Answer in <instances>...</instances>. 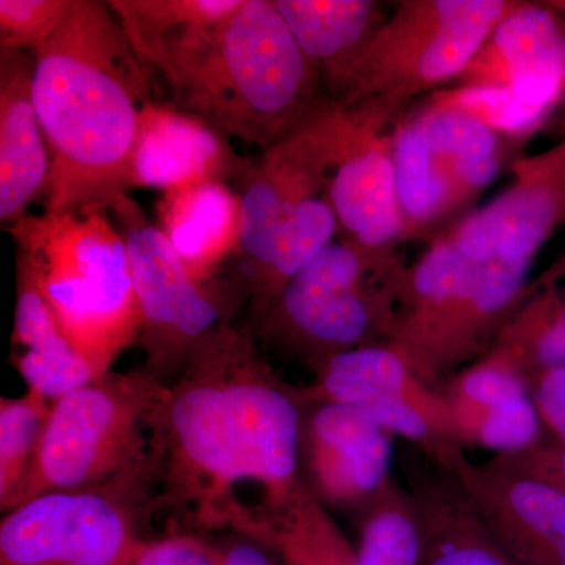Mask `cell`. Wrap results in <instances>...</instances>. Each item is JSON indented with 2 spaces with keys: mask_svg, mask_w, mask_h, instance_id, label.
<instances>
[{
  "mask_svg": "<svg viewBox=\"0 0 565 565\" xmlns=\"http://www.w3.org/2000/svg\"><path fill=\"white\" fill-rule=\"evenodd\" d=\"M303 415L297 386L275 373L252 330L218 327L156 408L148 516L184 533H234L248 515L244 487L259 490L250 514L296 503L308 492Z\"/></svg>",
  "mask_w": 565,
  "mask_h": 565,
  "instance_id": "6da1fadb",
  "label": "cell"
},
{
  "mask_svg": "<svg viewBox=\"0 0 565 565\" xmlns=\"http://www.w3.org/2000/svg\"><path fill=\"white\" fill-rule=\"evenodd\" d=\"M32 96L51 154L47 212H109L131 191V158L154 71L107 2L76 0L31 52Z\"/></svg>",
  "mask_w": 565,
  "mask_h": 565,
  "instance_id": "7a4b0ae2",
  "label": "cell"
},
{
  "mask_svg": "<svg viewBox=\"0 0 565 565\" xmlns=\"http://www.w3.org/2000/svg\"><path fill=\"white\" fill-rule=\"evenodd\" d=\"M170 88L178 109L263 151L329 103L275 0H243Z\"/></svg>",
  "mask_w": 565,
  "mask_h": 565,
  "instance_id": "3957f363",
  "label": "cell"
},
{
  "mask_svg": "<svg viewBox=\"0 0 565 565\" xmlns=\"http://www.w3.org/2000/svg\"><path fill=\"white\" fill-rule=\"evenodd\" d=\"M18 259L31 269L66 337L98 377L139 341L141 318L125 237L107 212L24 214L11 223Z\"/></svg>",
  "mask_w": 565,
  "mask_h": 565,
  "instance_id": "277c9868",
  "label": "cell"
},
{
  "mask_svg": "<svg viewBox=\"0 0 565 565\" xmlns=\"http://www.w3.org/2000/svg\"><path fill=\"white\" fill-rule=\"evenodd\" d=\"M163 392L166 385L137 367L110 371L55 401L32 471L3 514L55 490L126 479L151 487L152 422Z\"/></svg>",
  "mask_w": 565,
  "mask_h": 565,
  "instance_id": "5b68a950",
  "label": "cell"
},
{
  "mask_svg": "<svg viewBox=\"0 0 565 565\" xmlns=\"http://www.w3.org/2000/svg\"><path fill=\"white\" fill-rule=\"evenodd\" d=\"M377 258L355 244L333 243L258 311L262 333L311 370L352 349L388 341L401 280L377 286Z\"/></svg>",
  "mask_w": 565,
  "mask_h": 565,
  "instance_id": "8992f818",
  "label": "cell"
},
{
  "mask_svg": "<svg viewBox=\"0 0 565 565\" xmlns=\"http://www.w3.org/2000/svg\"><path fill=\"white\" fill-rule=\"evenodd\" d=\"M349 126L348 107L322 104L264 150L258 161H245L236 177L243 207L239 255L247 267L245 292H252L286 234L313 223L338 222L330 181Z\"/></svg>",
  "mask_w": 565,
  "mask_h": 565,
  "instance_id": "52a82bcc",
  "label": "cell"
},
{
  "mask_svg": "<svg viewBox=\"0 0 565 565\" xmlns=\"http://www.w3.org/2000/svg\"><path fill=\"white\" fill-rule=\"evenodd\" d=\"M125 237L139 300L143 370L159 384H172L196 345L232 322L245 292L239 282L203 281L189 273L166 234L125 195L109 211Z\"/></svg>",
  "mask_w": 565,
  "mask_h": 565,
  "instance_id": "ba28073f",
  "label": "cell"
},
{
  "mask_svg": "<svg viewBox=\"0 0 565 565\" xmlns=\"http://www.w3.org/2000/svg\"><path fill=\"white\" fill-rule=\"evenodd\" d=\"M150 490L143 479L55 490L0 522V565H126L141 537Z\"/></svg>",
  "mask_w": 565,
  "mask_h": 565,
  "instance_id": "9c48e42d",
  "label": "cell"
},
{
  "mask_svg": "<svg viewBox=\"0 0 565 565\" xmlns=\"http://www.w3.org/2000/svg\"><path fill=\"white\" fill-rule=\"evenodd\" d=\"M313 375V384L297 388L305 407L349 405L440 465L463 449L452 433L440 390L426 384L388 344L338 353Z\"/></svg>",
  "mask_w": 565,
  "mask_h": 565,
  "instance_id": "30bf717a",
  "label": "cell"
},
{
  "mask_svg": "<svg viewBox=\"0 0 565 565\" xmlns=\"http://www.w3.org/2000/svg\"><path fill=\"white\" fill-rule=\"evenodd\" d=\"M451 471L494 537L522 565H565L564 487L493 456L473 462L457 449Z\"/></svg>",
  "mask_w": 565,
  "mask_h": 565,
  "instance_id": "8fae6325",
  "label": "cell"
},
{
  "mask_svg": "<svg viewBox=\"0 0 565 565\" xmlns=\"http://www.w3.org/2000/svg\"><path fill=\"white\" fill-rule=\"evenodd\" d=\"M393 434L349 405L305 407L302 475L323 505L363 509L390 481Z\"/></svg>",
  "mask_w": 565,
  "mask_h": 565,
  "instance_id": "7c38bea8",
  "label": "cell"
},
{
  "mask_svg": "<svg viewBox=\"0 0 565 565\" xmlns=\"http://www.w3.org/2000/svg\"><path fill=\"white\" fill-rule=\"evenodd\" d=\"M438 390L460 448L508 456L539 444L542 418L531 386L500 353L487 352Z\"/></svg>",
  "mask_w": 565,
  "mask_h": 565,
  "instance_id": "4fadbf2b",
  "label": "cell"
},
{
  "mask_svg": "<svg viewBox=\"0 0 565 565\" xmlns=\"http://www.w3.org/2000/svg\"><path fill=\"white\" fill-rule=\"evenodd\" d=\"M351 110V126L334 163L330 200L351 243L371 255L403 232L393 151L374 136L367 107Z\"/></svg>",
  "mask_w": 565,
  "mask_h": 565,
  "instance_id": "5bb4252c",
  "label": "cell"
},
{
  "mask_svg": "<svg viewBox=\"0 0 565 565\" xmlns=\"http://www.w3.org/2000/svg\"><path fill=\"white\" fill-rule=\"evenodd\" d=\"M228 139L177 106L148 102L131 158V189L170 191L196 181L236 180L244 167Z\"/></svg>",
  "mask_w": 565,
  "mask_h": 565,
  "instance_id": "9a60e30c",
  "label": "cell"
},
{
  "mask_svg": "<svg viewBox=\"0 0 565 565\" xmlns=\"http://www.w3.org/2000/svg\"><path fill=\"white\" fill-rule=\"evenodd\" d=\"M405 479L423 525L422 565H522L486 526L451 471L414 456Z\"/></svg>",
  "mask_w": 565,
  "mask_h": 565,
  "instance_id": "2e32d148",
  "label": "cell"
},
{
  "mask_svg": "<svg viewBox=\"0 0 565 565\" xmlns=\"http://www.w3.org/2000/svg\"><path fill=\"white\" fill-rule=\"evenodd\" d=\"M31 52L0 50V218L14 223L46 191L51 154L32 96Z\"/></svg>",
  "mask_w": 565,
  "mask_h": 565,
  "instance_id": "e0dca14e",
  "label": "cell"
},
{
  "mask_svg": "<svg viewBox=\"0 0 565 565\" xmlns=\"http://www.w3.org/2000/svg\"><path fill=\"white\" fill-rule=\"evenodd\" d=\"M243 0H110L134 51L172 85Z\"/></svg>",
  "mask_w": 565,
  "mask_h": 565,
  "instance_id": "ac0fdd59",
  "label": "cell"
},
{
  "mask_svg": "<svg viewBox=\"0 0 565 565\" xmlns=\"http://www.w3.org/2000/svg\"><path fill=\"white\" fill-rule=\"evenodd\" d=\"M159 222L189 273L199 280L221 278L225 263L239 255L243 207L226 182L196 181L163 192Z\"/></svg>",
  "mask_w": 565,
  "mask_h": 565,
  "instance_id": "d6986e66",
  "label": "cell"
},
{
  "mask_svg": "<svg viewBox=\"0 0 565 565\" xmlns=\"http://www.w3.org/2000/svg\"><path fill=\"white\" fill-rule=\"evenodd\" d=\"M294 39L318 73L329 103L341 106L374 33L377 9L366 0H275Z\"/></svg>",
  "mask_w": 565,
  "mask_h": 565,
  "instance_id": "ffe728a7",
  "label": "cell"
},
{
  "mask_svg": "<svg viewBox=\"0 0 565 565\" xmlns=\"http://www.w3.org/2000/svg\"><path fill=\"white\" fill-rule=\"evenodd\" d=\"M508 11L497 0H437L423 7V20H411V44L401 47L404 76L423 85L451 79L470 65Z\"/></svg>",
  "mask_w": 565,
  "mask_h": 565,
  "instance_id": "44dd1931",
  "label": "cell"
},
{
  "mask_svg": "<svg viewBox=\"0 0 565 565\" xmlns=\"http://www.w3.org/2000/svg\"><path fill=\"white\" fill-rule=\"evenodd\" d=\"M555 193L542 182H516L503 195L476 211L449 239L476 263L533 264L556 221Z\"/></svg>",
  "mask_w": 565,
  "mask_h": 565,
  "instance_id": "7402d4cb",
  "label": "cell"
},
{
  "mask_svg": "<svg viewBox=\"0 0 565 565\" xmlns=\"http://www.w3.org/2000/svg\"><path fill=\"white\" fill-rule=\"evenodd\" d=\"M504 84L526 106L544 115L565 81V35L550 11L522 7L505 13L492 33Z\"/></svg>",
  "mask_w": 565,
  "mask_h": 565,
  "instance_id": "603a6c76",
  "label": "cell"
},
{
  "mask_svg": "<svg viewBox=\"0 0 565 565\" xmlns=\"http://www.w3.org/2000/svg\"><path fill=\"white\" fill-rule=\"evenodd\" d=\"M234 534L266 546L282 565H355V546L310 489L288 508L248 516Z\"/></svg>",
  "mask_w": 565,
  "mask_h": 565,
  "instance_id": "cb8c5ba5",
  "label": "cell"
},
{
  "mask_svg": "<svg viewBox=\"0 0 565 565\" xmlns=\"http://www.w3.org/2000/svg\"><path fill=\"white\" fill-rule=\"evenodd\" d=\"M427 147L448 163L462 191L486 188L500 172V141L492 126L452 107H440L414 122Z\"/></svg>",
  "mask_w": 565,
  "mask_h": 565,
  "instance_id": "d4e9b609",
  "label": "cell"
},
{
  "mask_svg": "<svg viewBox=\"0 0 565 565\" xmlns=\"http://www.w3.org/2000/svg\"><path fill=\"white\" fill-rule=\"evenodd\" d=\"M355 565H422V520L407 489L390 481L362 509Z\"/></svg>",
  "mask_w": 565,
  "mask_h": 565,
  "instance_id": "484cf974",
  "label": "cell"
},
{
  "mask_svg": "<svg viewBox=\"0 0 565 565\" xmlns=\"http://www.w3.org/2000/svg\"><path fill=\"white\" fill-rule=\"evenodd\" d=\"M393 159L397 202L404 222L433 221L460 191L452 170L430 151L414 125L397 134Z\"/></svg>",
  "mask_w": 565,
  "mask_h": 565,
  "instance_id": "4316f807",
  "label": "cell"
},
{
  "mask_svg": "<svg viewBox=\"0 0 565 565\" xmlns=\"http://www.w3.org/2000/svg\"><path fill=\"white\" fill-rule=\"evenodd\" d=\"M52 403L28 390L0 399V509L9 508L32 471Z\"/></svg>",
  "mask_w": 565,
  "mask_h": 565,
  "instance_id": "83f0119b",
  "label": "cell"
},
{
  "mask_svg": "<svg viewBox=\"0 0 565 565\" xmlns=\"http://www.w3.org/2000/svg\"><path fill=\"white\" fill-rule=\"evenodd\" d=\"M17 263L13 348L36 353L50 362L85 360L66 337L57 316L40 291L31 269L20 259Z\"/></svg>",
  "mask_w": 565,
  "mask_h": 565,
  "instance_id": "f1b7e54d",
  "label": "cell"
},
{
  "mask_svg": "<svg viewBox=\"0 0 565 565\" xmlns=\"http://www.w3.org/2000/svg\"><path fill=\"white\" fill-rule=\"evenodd\" d=\"M76 0H0V50L33 52L68 20Z\"/></svg>",
  "mask_w": 565,
  "mask_h": 565,
  "instance_id": "f546056e",
  "label": "cell"
},
{
  "mask_svg": "<svg viewBox=\"0 0 565 565\" xmlns=\"http://www.w3.org/2000/svg\"><path fill=\"white\" fill-rule=\"evenodd\" d=\"M126 565H223L217 542L202 534L170 531L162 537H141Z\"/></svg>",
  "mask_w": 565,
  "mask_h": 565,
  "instance_id": "4dcf8cb0",
  "label": "cell"
},
{
  "mask_svg": "<svg viewBox=\"0 0 565 565\" xmlns=\"http://www.w3.org/2000/svg\"><path fill=\"white\" fill-rule=\"evenodd\" d=\"M531 393L542 422L565 444V367L548 371L531 384Z\"/></svg>",
  "mask_w": 565,
  "mask_h": 565,
  "instance_id": "1f68e13d",
  "label": "cell"
},
{
  "mask_svg": "<svg viewBox=\"0 0 565 565\" xmlns=\"http://www.w3.org/2000/svg\"><path fill=\"white\" fill-rule=\"evenodd\" d=\"M498 457H501L504 462L548 479L565 489V444L564 448L556 449L542 448L537 444L526 451Z\"/></svg>",
  "mask_w": 565,
  "mask_h": 565,
  "instance_id": "d6a6232c",
  "label": "cell"
},
{
  "mask_svg": "<svg viewBox=\"0 0 565 565\" xmlns=\"http://www.w3.org/2000/svg\"><path fill=\"white\" fill-rule=\"evenodd\" d=\"M217 546L223 565H277L266 546L244 535L234 534Z\"/></svg>",
  "mask_w": 565,
  "mask_h": 565,
  "instance_id": "836d02e7",
  "label": "cell"
}]
</instances>
